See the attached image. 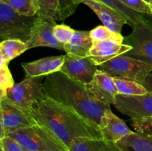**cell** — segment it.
I'll list each match as a JSON object with an SVG mask.
<instances>
[{"label": "cell", "mask_w": 152, "mask_h": 151, "mask_svg": "<svg viewBox=\"0 0 152 151\" xmlns=\"http://www.w3.org/2000/svg\"><path fill=\"white\" fill-rule=\"evenodd\" d=\"M31 116L37 124L49 129L68 149L80 138H102L98 126L47 96L37 101Z\"/></svg>", "instance_id": "cell-1"}, {"label": "cell", "mask_w": 152, "mask_h": 151, "mask_svg": "<svg viewBox=\"0 0 152 151\" xmlns=\"http://www.w3.org/2000/svg\"><path fill=\"white\" fill-rule=\"evenodd\" d=\"M42 91L43 96L71 108L98 127L105 110L111 109L110 105L95 99L86 85L60 71L45 77Z\"/></svg>", "instance_id": "cell-2"}, {"label": "cell", "mask_w": 152, "mask_h": 151, "mask_svg": "<svg viewBox=\"0 0 152 151\" xmlns=\"http://www.w3.org/2000/svg\"><path fill=\"white\" fill-rule=\"evenodd\" d=\"M7 136L14 139L26 150L69 151L49 129L39 124L20 129Z\"/></svg>", "instance_id": "cell-3"}, {"label": "cell", "mask_w": 152, "mask_h": 151, "mask_svg": "<svg viewBox=\"0 0 152 151\" xmlns=\"http://www.w3.org/2000/svg\"><path fill=\"white\" fill-rule=\"evenodd\" d=\"M45 76L26 77L6 90V99L31 115L37 101L43 97L42 83Z\"/></svg>", "instance_id": "cell-4"}, {"label": "cell", "mask_w": 152, "mask_h": 151, "mask_svg": "<svg viewBox=\"0 0 152 151\" xmlns=\"http://www.w3.org/2000/svg\"><path fill=\"white\" fill-rule=\"evenodd\" d=\"M34 17L22 16L0 0V42L18 38L27 42L29 38Z\"/></svg>", "instance_id": "cell-5"}, {"label": "cell", "mask_w": 152, "mask_h": 151, "mask_svg": "<svg viewBox=\"0 0 152 151\" xmlns=\"http://www.w3.org/2000/svg\"><path fill=\"white\" fill-rule=\"evenodd\" d=\"M98 69L112 77L126 78L142 84L152 72V65L123 54L99 65Z\"/></svg>", "instance_id": "cell-6"}, {"label": "cell", "mask_w": 152, "mask_h": 151, "mask_svg": "<svg viewBox=\"0 0 152 151\" xmlns=\"http://www.w3.org/2000/svg\"><path fill=\"white\" fill-rule=\"evenodd\" d=\"M123 44L132 47L124 55L152 65V22L146 19L134 25Z\"/></svg>", "instance_id": "cell-7"}, {"label": "cell", "mask_w": 152, "mask_h": 151, "mask_svg": "<svg viewBox=\"0 0 152 151\" xmlns=\"http://www.w3.org/2000/svg\"><path fill=\"white\" fill-rule=\"evenodd\" d=\"M56 20L49 17L36 16L30 36L26 42L28 49L37 47H48L64 50V44L59 42L53 36Z\"/></svg>", "instance_id": "cell-8"}, {"label": "cell", "mask_w": 152, "mask_h": 151, "mask_svg": "<svg viewBox=\"0 0 152 151\" xmlns=\"http://www.w3.org/2000/svg\"><path fill=\"white\" fill-rule=\"evenodd\" d=\"M114 107L121 113L132 118L152 117V93L148 92L142 96L117 95Z\"/></svg>", "instance_id": "cell-9"}, {"label": "cell", "mask_w": 152, "mask_h": 151, "mask_svg": "<svg viewBox=\"0 0 152 151\" xmlns=\"http://www.w3.org/2000/svg\"><path fill=\"white\" fill-rule=\"evenodd\" d=\"M97 70L98 66L90 58L65 54L63 65L59 71L70 78L87 85L94 79Z\"/></svg>", "instance_id": "cell-10"}, {"label": "cell", "mask_w": 152, "mask_h": 151, "mask_svg": "<svg viewBox=\"0 0 152 151\" xmlns=\"http://www.w3.org/2000/svg\"><path fill=\"white\" fill-rule=\"evenodd\" d=\"M123 36L106 40L93 42L88 57L96 65H102L117 56L123 55L132 49L131 46L123 44Z\"/></svg>", "instance_id": "cell-11"}, {"label": "cell", "mask_w": 152, "mask_h": 151, "mask_svg": "<svg viewBox=\"0 0 152 151\" xmlns=\"http://www.w3.org/2000/svg\"><path fill=\"white\" fill-rule=\"evenodd\" d=\"M72 2L76 6L82 3L88 6L99 17L104 26L115 33L121 34L123 25L128 24L127 20L123 16L100 0H72Z\"/></svg>", "instance_id": "cell-12"}, {"label": "cell", "mask_w": 152, "mask_h": 151, "mask_svg": "<svg viewBox=\"0 0 152 151\" xmlns=\"http://www.w3.org/2000/svg\"><path fill=\"white\" fill-rule=\"evenodd\" d=\"M86 87L95 99L105 105H114L116 96L118 95L114 78L99 69L91 82Z\"/></svg>", "instance_id": "cell-13"}, {"label": "cell", "mask_w": 152, "mask_h": 151, "mask_svg": "<svg viewBox=\"0 0 152 151\" xmlns=\"http://www.w3.org/2000/svg\"><path fill=\"white\" fill-rule=\"evenodd\" d=\"M1 105L3 125L6 136L20 129L31 127L37 124L31 115L21 110L19 108L9 102L6 98L1 101Z\"/></svg>", "instance_id": "cell-14"}, {"label": "cell", "mask_w": 152, "mask_h": 151, "mask_svg": "<svg viewBox=\"0 0 152 151\" xmlns=\"http://www.w3.org/2000/svg\"><path fill=\"white\" fill-rule=\"evenodd\" d=\"M99 127L102 138L114 143L132 133L126 122L116 115L111 109L105 110Z\"/></svg>", "instance_id": "cell-15"}, {"label": "cell", "mask_w": 152, "mask_h": 151, "mask_svg": "<svg viewBox=\"0 0 152 151\" xmlns=\"http://www.w3.org/2000/svg\"><path fill=\"white\" fill-rule=\"evenodd\" d=\"M65 55L45 57L31 62L22 64L26 77L47 76L60 70L63 65Z\"/></svg>", "instance_id": "cell-16"}, {"label": "cell", "mask_w": 152, "mask_h": 151, "mask_svg": "<svg viewBox=\"0 0 152 151\" xmlns=\"http://www.w3.org/2000/svg\"><path fill=\"white\" fill-rule=\"evenodd\" d=\"M39 12L37 16L62 20L74 12L76 7L72 0H38Z\"/></svg>", "instance_id": "cell-17"}, {"label": "cell", "mask_w": 152, "mask_h": 151, "mask_svg": "<svg viewBox=\"0 0 152 151\" xmlns=\"http://www.w3.org/2000/svg\"><path fill=\"white\" fill-rule=\"evenodd\" d=\"M93 46L90 31L75 30L72 38L64 44V51L66 54L79 57H88Z\"/></svg>", "instance_id": "cell-18"}, {"label": "cell", "mask_w": 152, "mask_h": 151, "mask_svg": "<svg viewBox=\"0 0 152 151\" xmlns=\"http://www.w3.org/2000/svg\"><path fill=\"white\" fill-rule=\"evenodd\" d=\"M115 144L120 151H152V136L132 132Z\"/></svg>", "instance_id": "cell-19"}, {"label": "cell", "mask_w": 152, "mask_h": 151, "mask_svg": "<svg viewBox=\"0 0 152 151\" xmlns=\"http://www.w3.org/2000/svg\"><path fill=\"white\" fill-rule=\"evenodd\" d=\"M69 151H120L114 142L103 138H80L68 147Z\"/></svg>", "instance_id": "cell-20"}, {"label": "cell", "mask_w": 152, "mask_h": 151, "mask_svg": "<svg viewBox=\"0 0 152 151\" xmlns=\"http://www.w3.org/2000/svg\"><path fill=\"white\" fill-rule=\"evenodd\" d=\"M100 1L123 16L127 20L128 25H130L132 28L139 24L140 22L148 19L144 16V14H141L129 8L120 0H100Z\"/></svg>", "instance_id": "cell-21"}, {"label": "cell", "mask_w": 152, "mask_h": 151, "mask_svg": "<svg viewBox=\"0 0 152 151\" xmlns=\"http://www.w3.org/2000/svg\"><path fill=\"white\" fill-rule=\"evenodd\" d=\"M28 50L25 41L18 38H10L0 42V53L7 63Z\"/></svg>", "instance_id": "cell-22"}, {"label": "cell", "mask_w": 152, "mask_h": 151, "mask_svg": "<svg viewBox=\"0 0 152 151\" xmlns=\"http://www.w3.org/2000/svg\"><path fill=\"white\" fill-rule=\"evenodd\" d=\"M119 95L123 96H142L148 93L140 83L122 77H113Z\"/></svg>", "instance_id": "cell-23"}, {"label": "cell", "mask_w": 152, "mask_h": 151, "mask_svg": "<svg viewBox=\"0 0 152 151\" xmlns=\"http://www.w3.org/2000/svg\"><path fill=\"white\" fill-rule=\"evenodd\" d=\"M22 16L34 17L39 12L38 0H1Z\"/></svg>", "instance_id": "cell-24"}, {"label": "cell", "mask_w": 152, "mask_h": 151, "mask_svg": "<svg viewBox=\"0 0 152 151\" xmlns=\"http://www.w3.org/2000/svg\"><path fill=\"white\" fill-rule=\"evenodd\" d=\"M120 36H121V34L112 32L104 25H99L90 31V36L93 42L104 41L108 38H115Z\"/></svg>", "instance_id": "cell-25"}, {"label": "cell", "mask_w": 152, "mask_h": 151, "mask_svg": "<svg viewBox=\"0 0 152 151\" xmlns=\"http://www.w3.org/2000/svg\"><path fill=\"white\" fill-rule=\"evenodd\" d=\"M53 36L59 42L65 44L72 38L75 30L66 25H56L53 28Z\"/></svg>", "instance_id": "cell-26"}, {"label": "cell", "mask_w": 152, "mask_h": 151, "mask_svg": "<svg viewBox=\"0 0 152 151\" xmlns=\"http://www.w3.org/2000/svg\"><path fill=\"white\" fill-rule=\"evenodd\" d=\"M129 8L141 13L152 16V11L149 4L144 0H120Z\"/></svg>", "instance_id": "cell-27"}, {"label": "cell", "mask_w": 152, "mask_h": 151, "mask_svg": "<svg viewBox=\"0 0 152 151\" xmlns=\"http://www.w3.org/2000/svg\"><path fill=\"white\" fill-rule=\"evenodd\" d=\"M132 126L136 132L152 136V117L132 118Z\"/></svg>", "instance_id": "cell-28"}, {"label": "cell", "mask_w": 152, "mask_h": 151, "mask_svg": "<svg viewBox=\"0 0 152 151\" xmlns=\"http://www.w3.org/2000/svg\"><path fill=\"white\" fill-rule=\"evenodd\" d=\"M13 85L14 81L7 65H0V89L7 90Z\"/></svg>", "instance_id": "cell-29"}, {"label": "cell", "mask_w": 152, "mask_h": 151, "mask_svg": "<svg viewBox=\"0 0 152 151\" xmlns=\"http://www.w3.org/2000/svg\"><path fill=\"white\" fill-rule=\"evenodd\" d=\"M0 145L4 151H26L18 142L8 136H6L0 141Z\"/></svg>", "instance_id": "cell-30"}, {"label": "cell", "mask_w": 152, "mask_h": 151, "mask_svg": "<svg viewBox=\"0 0 152 151\" xmlns=\"http://www.w3.org/2000/svg\"><path fill=\"white\" fill-rule=\"evenodd\" d=\"M142 84L146 89L147 91L149 92V93H152V72L147 76Z\"/></svg>", "instance_id": "cell-31"}, {"label": "cell", "mask_w": 152, "mask_h": 151, "mask_svg": "<svg viewBox=\"0 0 152 151\" xmlns=\"http://www.w3.org/2000/svg\"><path fill=\"white\" fill-rule=\"evenodd\" d=\"M6 134L4 132V125H3V119H2V110H1V105L0 102V141L5 137Z\"/></svg>", "instance_id": "cell-32"}, {"label": "cell", "mask_w": 152, "mask_h": 151, "mask_svg": "<svg viewBox=\"0 0 152 151\" xmlns=\"http://www.w3.org/2000/svg\"><path fill=\"white\" fill-rule=\"evenodd\" d=\"M6 98V90L0 89V102Z\"/></svg>", "instance_id": "cell-33"}, {"label": "cell", "mask_w": 152, "mask_h": 151, "mask_svg": "<svg viewBox=\"0 0 152 151\" xmlns=\"http://www.w3.org/2000/svg\"><path fill=\"white\" fill-rule=\"evenodd\" d=\"M7 62H6L5 59H4V57L2 56L1 53H0V65H7Z\"/></svg>", "instance_id": "cell-34"}, {"label": "cell", "mask_w": 152, "mask_h": 151, "mask_svg": "<svg viewBox=\"0 0 152 151\" xmlns=\"http://www.w3.org/2000/svg\"><path fill=\"white\" fill-rule=\"evenodd\" d=\"M144 1H146L147 3H148V4H150V3H151L152 1V0H144Z\"/></svg>", "instance_id": "cell-35"}, {"label": "cell", "mask_w": 152, "mask_h": 151, "mask_svg": "<svg viewBox=\"0 0 152 151\" xmlns=\"http://www.w3.org/2000/svg\"><path fill=\"white\" fill-rule=\"evenodd\" d=\"M0 151H4V150H3V148L1 147V145H0Z\"/></svg>", "instance_id": "cell-36"}, {"label": "cell", "mask_w": 152, "mask_h": 151, "mask_svg": "<svg viewBox=\"0 0 152 151\" xmlns=\"http://www.w3.org/2000/svg\"><path fill=\"white\" fill-rule=\"evenodd\" d=\"M149 5H150V7H151V11H152V1L151 3H150L149 4Z\"/></svg>", "instance_id": "cell-37"}, {"label": "cell", "mask_w": 152, "mask_h": 151, "mask_svg": "<svg viewBox=\"0 0 152 151\" xmlns=\"http://www.w3.org/2000/svg\"><path fill=\"white\" fill-rule=\"evenodd\" d=\"M26 151H31V150H26Z\"/></svg>", "instance_id": "cell-38"}]
</instances>
